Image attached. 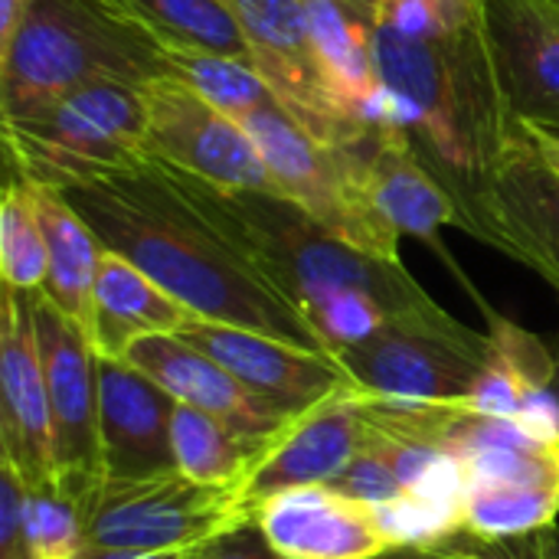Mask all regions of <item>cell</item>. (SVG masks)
I'll list each match as a JSON object with an SVG mask.
<instances>
[{
	"instance_id": "1",
	"label": "cell",
	"mask_w": 559,
	"mask_h": 559,
	"mask_svg": "<svg viewBox=\"0 0 559 559\" xmlns=\"http://www.w3.org/2000/svg\"><path fill=\"white\" fill-rule=\"evenodd\" d=\"M373 52L396 128L478 239L481 200L527 131L498 75L485 0H373Z\"/></svg>"
},
{
	"instance_id": "2",
	"label": "cell",
	"mask_w": 559,
	"mask_h": 559,
	"mask_svg": "<svg viewBox=\"0 0 559 559\" xmlns=\"http://www.w3.org/2000/svg\"><path fill=\"white\" fill-rule=\"evenodd\" d=\"M98 246L138 265L203 321L331 357L229 229L213 187L157 157L62 190Z\"/></svg>"
},
{
	"instance_id": "3",
	"label": "cell",
	"mask_w": 559,
	"mask_h": 559,
	"mask_svg": "<svg viewBox=\"0 0 559 559\" xmlns=\"http://www.w3.org/2000/svg\"><path fill=\"white\" fill-rule=\"evenodd\" d=\"M213 197L242 249L308 324L321 308L347 295H370L383 301L393 318L445 311L403 262H386L354 249L285 197L219 187H213Z\"/></svg>"
},
{
	"instance_id": "4",
	"label": "cell",
	"mask_w": 559,
	"mask_h": 559,
	"mask_svg": "<svg viewBox=\"0 0 559 559\" xmlns=\"http://www.w3.org/2000/svg\"><path fill=\"white\" fill-rule=\"evenodd\" d=\"M170 75L167 49L121 0H26L0 43V115H26L85 82L147 85Z\"/></svg>"
},
{
	"instance_id": "5",
	"label": "cell",
	"mask_w": 559,
	"mask_h": 559,
	"mask_svg": "<svg viewBox=\"0 0 559 559\" xmlns=\"http://www.w3.org/2000/svg\"><path fill=\"white\" fill-rule=\"evenodd\" d=\"M3 147L10 174L52 190L138 164L147 157L144 85L98 79L3 118Z\"/></svg>"
},
{
	"instance_id": "6",
	"label": "cell",
	"mask_w": 559,
	"mask_h": 559,
	"mask_svg": "<svg viewBox=\"0 0 559 559\" xmlns=\"http://www.w3.org/2000/svg\"><path fill=\"white\" fill-rule=\"evenodd\" d=\"M246 134L259 147L278 197L298 203L311 219H318L328 233L341 236L360 252H370L386 262L400 259V233L383 223L373 210L354 144L328 147L314 141L282 105L278 98H265L242 121Z\"/></svg>"
},
{
	"instance_id": "7",
	"label": "cell",
	"mask_w": 559,
	"mask_h": 559,
	"mask_svg": "<svg viewBox=\"0 0 559 559\" xmlns=\"http://www.w3.org/2000/svg\"><path fill=\"white\" fill-rule=\"evenodd\" d=\"M334 360L364 396L386 406H465L491 364V337L449 311L393 318L373 337L341 347Z\"/></svg>"
},
{
	"instance_id": "8",
	"label": "cell",
	"mask_w": 559,
	"mask_h": 559,
	"mask_svg": "<svg viewBox=\"0 0 559 559\" xmlns=\"http://www.w3.org/2000/svg\"><path fill=\"white\" fill-rule=\"evenodd\" d=\"M249 521L239 485H203L180 472L105 481L85 508V547L190 554Z\"/></svg>"
},
{
	"instance_id": "9",
	"label": "cell",
	"mask_w": 559,
	"mask_h": 559,
	"mask_svg": "<svg viewBox=\"0 0 559 559\" xmlns=\"http://www.w3.org/2000/svg\"><path fill=\"white\" fill-rule=\"evenodd\" d=\"M252 56L255 75L278 105L321 144L347 147L367 134L341 105L318 43L308 26L305 0H229Z\"/></svg>"
},
{
	"instance_id": "10",
	"label": "cell",
	"mask_w": 559,
	"mask_h": 559,
	"mask_svg": "<svg viewBox=\"0 0 559 559\" xmlns=\"http://www.w3.org/2000/svg\"><path fill=\"white\" fill-rule=\"evenodd\" d=\"M33 324L52 416L56 485L82 508H88L92 495L105 485L95 377L98 354L88 337L43 292H33Z\"/></svg>"
},
{
	"instance_id": "11",
	"label": "cell",
	"mask_w": 559,
	"mask_h": 559,
	"mask_svg": "<svg viewBox=\"0 0 559 559\" xmlns=\"http://www.w3.org/2000/svg\"><path fill=\"white\" fill-rule=\"evenodd\" d=\"M147 102V154L219 190L278 187L239 121L223 115L193 85L177 75H160L144 85Z\"/></svg>"
},
{
	"instance_id": "12",
	"label": "cell",
	"mask_w": 559,
	"mask_h": 559,
	"mask_svg": "<svg viewBox=\"0 0 559 559\" xmlns=\"http://www.w3.org/2000/svg\"><path fill=\"white\" fill-rule=\"evenodd\" d=\"M0 452L26 485H56V439L33 324V292L3 285L0 301Z\"/></svg>"
},
{
	"instance_id": "13",
	"label": "cell",
	"mask_w": 559,
	"mask_h": 559,
	"mask_svg": "<svg viewBox=\"0 0 559 559\" xmlns=\"http://www.w3.org/2000/svg\"><path fill=\"white\" fill-rule=\"evenodd\" d=\"M180 337L288 416H305L344 390H360L334 357H321L255 331L200 321Z\"/></svg>"
},
{
	"instance_id": "14",
	"label": "cell",
	"mask_w": 559,
	"mask_h": 559,
	"mask_svg": "<svg viewBox=\"0 0 559 559\" xmlns=\"http://www.w3.org/2000/svg\"><path fill=\"white\" fill-rule=\"evenodd\" d=\"M377 436L360 390H344L311 413L298 416L269 459L242 485V501L255 518V508L275 495L295 488L331 485Z\"/></svg>"
},
{
	"instance_id": "15",
	"label": "cell",
	"mask_w": 559,
	"mask_h": 559,
	"mask_svg": "<svg viewBox=\"0 0 559 559\" xmlns=\"http://www.w3.org/2000/svg\"><path fill=\"white\" fill-rule=\"evenodd\" d=\"M95 377L105 481H144L177 472L170 439L177 400L124 360L98 357Z\"/></svg>"
},
{
	"instance_id": "16",
	"label": "cell",
	"mask_w": 559,
	"mask_h": 559,
	"mask_svg": "<svg viewBox=\"0 0 559 559\" xmlns=\"http://www.w3.org/2000/svg\"><path fill=\"white\" fill-rule=\"evenodd\" d=\"M478 239L559 292V177L534 151L527 131L481 200Z\"/></svg>"
},
{
	"instance_id": "17",
	"label": "cell",
	"mask_w": 559,
	"mask_h": 559,
	"mask_svg": "<svg viewBox=\"0 0 559 559\" xmlns=\"http://www.w3.org/2000/svg\"><path fill=\"white\" fill-rule=\"evenodd\" d=\"M498 75L514 115L559 128V10L550 0H485Z\"/></svg>"
},
{
	"instance_id": "18",
	"label": "cell",
	"mask_w": 559,
	"mask_h": 559,
	"mask_svg": "<svg viewBox=\"0 0 559 559\" xmlns=\"http://www.w3.org/2000/svg\"><path fill=\"white\" fill-rule=\"evenodd\" d=\"M255 524L282 559H377L393 547L370 504L324 485L262 501Z\"/></svg>"
},
{
	"instance_id": "19",
	"label": "cell",
	"mask_w": 559,
	"mask_h": 559,
	"mask_svg": "<svg viewBox=\"0 0 559 559\" xmlns=\"http://www.w3.org/2000/svg\"><path fill=\"white\" fill-rule=\"evenodd\" d=\"M124 364L151 377L177 403L219 416L255 436H278L292 426V419H298L272 406L265 396L252 393L226 367H219L213 357H206L203 350L174 334L134 341L124 354Z\"/></svg>"
},
{
	"instance_id": "20",
	"label": "cell",
	"mask_w": 559,
	"mask_h": 559,
	"mask_svg": "<svg viewBox=\"0 0 559 559\" xmlns=\"http://www.w3.org/2000/svg\"><path fill=\"white\" fill-rule=\"evenodd\" d=\"M354 151L364 190L383 223L393 226L400 236L429 242L449 259L439 242V229L455 226L459 210L449 190L436 180V174L416 157L409 138L396 124H383L367 131L354 144Z\"/></svg>"
},
{
	"instance_id": "21",
	"label": "cell",
	"mask_w": 559,
	"mask_h": 559,
	"mask_svg": "<svg viewBox=\"0 0 559 559\" xmlns=\"http://www.w3.org/2000/svg\"><path fill=\"white\" fill-rule=\"evenodd\" d=\"M203 318L183 301L167 295L151 275L115 252H102L95 278V337L98 357L124 360L128 347L141 337H180Z\"/></svg>"
},
{
	"instance_id": "22",
	"label": "cell",
	"mask_w": 559,
	"mask_h": 559,
	"mask_svg": "<svg viewBox=\"0 0 559 559\" xmlns=\"http://www.w3.org/2000/svg\"><path fill=\"white\" fill-rule=\"evenodd\" d=\"M29 183V180H26ZM39 229L46 239V282L43 295L88 337H95V278L102 246L88 223L72 210L62 190L29 183Z\"/></svg>"
},
{
	"instance_id": "23",
	"label": "cell",
	"mask_w": 559,
	"mask_h": 559,
	"mask_svg": "<svg viewBox=\"0 0 559 559\" xmlns=\"http://www.w3.org/2000/svg\"><path fill=\"white\" fill-rule=\"evenodd\" d=\"M295 423V419H292ZM288 432V429H285ZM255 436L219 416L177 403L170 439L177 472L203 485H246L252 472L269 459L282 436Z\"/></svg>"
},
{
	"instance_id": "24",
	"label": "cell",
	"mask_w": 559,
	"mask_h": 559,
	"mask_svg": "<svg viewBox=\"0 0 559 559\" xmlns=\"http://www.w3.org/2000/svg\"><path fill=\"white\" fill-rule=\"evenodd\" d=\"M141 26L164 46L210 52L252 66L242 23L229 0H121Z\"/></svg>"
},
{
	"instance_id": "25",
	"label": "cell",
	"mask_w": 559,
	"mask_h": 559,
	"mask_svg": "<svg viewBox=\"0 0 559 559\" xmlns=\"http://www.w3.org/2000/svg\"><path fill=\"white\" fill-rule=\"evenodd\" d=\"M559 518L557 488L524 485H468L462 504V531L485 540L527 537L554 527Z\"/></svg>"
},
{
	"instance_id": "26",
	"label": "cell",
	"mask_w": 559,
	"mask_h": 559,
	"mask_svg": "<svg viewBox=\"0 0 559 559\" xmlns=\"http://www.w3.org/2000/svg\"><path fill=\"white\" fill-rule=\"evenodd\" d=\"M0 275L16 292H39L46 282V239L29 183L16 174H10L0 200Z\"/></svg>"
},
{
	"instance_id": "27",
	"label": "cell",
	"mask_w": 559,
	"mask_h": 559,
	"mask_svg": "<svg viewBox=\"0 0 559 559\" xmlns=\"http://www.w3.org/2000/svg\"><path fill=\"white\" fill-rule=\"evenodd\" d=\"M167 62H170V75L193 85L206 102H213L233 121H242L252 108L272 98V92L255 75V69L239 59L167 49Z\"/></svg>"
},
{
	"instance_id": "28",
	"label": "cell",
	"mask_w": 559,
	"mask_h": 559,
	"mask_svg": "<svg viewBox=\"0 0 559 559\" xmlns=\"http://www.w3.org/2000/svg\"><path fill=\"white\" fill-rule=\"evenodd\" d=\"M26 527L36 559H75L85 547V508L59 485H26Z\"/></svg>"
},
{
	"instance_id": "29",
	"label": "cell",
	"mask_w": 559,
	"mask_h": 559,
	"mask_svg": "<svg viewBox=\"0 0 559 559\" xmlns=\"http://www.w3.org/2000/svg\"><path fill=\"white\" fill-rule=\"evenodd\" d=\"M393 547H436L462 531V504H442L416 495H400L373 508Z\"/></svg>"
},
{
	"instance_id": "30",
	"label": "cell",
	"mask_w": 559,
	"mask_h": 559,
	"mask_svg": "<svg viewBox=\"0 0 559 559\" xmlns=\"http://www.w3.org/2000/svg\"><path fill=\"white\" fill-rule=\"evenodd\" d=\"M324 488H331V491H337V495H344L350 501L370 504V508H380V504H390L393 498H400L403 485H400V475H396L393 439L377 429L373 442Z\"/></svg>"
},
{
	"instance_id": "31",
	"label": "cell",
	"mask_w": 559,
	"mask_h": 559,
	"mask_svg": "<svg viewBox=\"0 0 559 559\" xmlns=\"http://www.w3.org/2000/svg\"><path fill=\"white\" fill-rule=\"evenodd\" d=\"M0 559H36L26 527V481L0 452Z\"/></svg>"
},
{
	"instance_id": "32",
	"label": "cell",
	"mask_w": 559,
	"mask_h": 559,
	"mask_svg": "<svg viewBox=\"0 0 559 559\" xmlns=\"http://www.w3.org/2000/svg\"><path fill=\"white\" fill-rule=\"evenodd\" d=\"M531 386L524 383V377L504 360L495 354L491 347V364L485 367V373L478 377L472 396H468V409L472 413H481V416H498V419H518L521 409H524V393Z\"/></svg>"
},
{
	"instance_id": "33",
	"label": "cell",
	"mask_w": 559,
	"mask_h": 559,
	"mask_svg": "<svg viewBox=\"0 0 559 559\" xmlns=\"http://www.w3.org/2000/svg\"><path fill=\"white\" fill-rule=\"evenodd\" d=\"M439 547L452 559H547L544 531L527 537H508V540H485L468 531H459Z\"/></svg>"
},
{
	"instance_id": "34",
	"label": "cell",
	"mask_w": 559,
	"mask_h": 559,
	"mask_svg": "<svg viewBox=\"0 0 559 559\" xmlns=\"http://www.w3.org/2000/svg\"><path fill=\"white\" fill-rule=\"evenodd\" d=\"M187 559H282V557L272 550V544L265 540L262 527H259L255 521H249V524H242V527H236V531H226V534H219L216 540H210V544H203V547L190 550Z\"/></svg>"
},
{
	"instance_id": "35",
	"label": "cell",
	"mask_w": 559,
	"mask_h": 559,
	"mask_svg": "<svg viewBox=\"0 0 559 559\" xmlns=\"http://www.w3.org/2000/svg\"><path fill=\"white\" fill-rule=\"evenodd\" d=\"M75 559H187L180 550H105V547H82V554Z\"/></svg>"
},
{
	"instance_id": "36",
	"label": "cell",
	"mask_w": 559,
	"mask_h": 559,
	"mask_svg": "<svg viewBox=\"0 0 559 559\" xmlns=\"http://www.w3.org/2000/svg\"><path fill=\"white\" fill-rule=\"evenodd\" d=\"M524 124H527V121H524ZM527 134H531L534 151L544 157V164L559 177V131H540V128L527 124Z\"/></svg>"
},
{
	"instance_id": "37",
	"label": "cell",
	"mask_w": 559,
	"mask_h": 559,
	"mask_svg": "<svg viewBox=\"0 0 559 559\" xmlns=\"http://www.w3.org/2000/svg\"><path fill=\"white\" fill-rule=\"evenodd\" d=\"M377 559H452L439 544L436 547H390Z\"/></svg>"
},
{
	"instance_id": "38",
	"label": "cell",
	"mask_w": 559,
	"mask_h": 559,
	"mask_svg": "<svg viewBox=\"0 0 559 559\" xmlns=\"http://www.w3.org/2000/svg\"><path fill=\"white\" fill-rule=\"evenodd\" d=\"M23 7H26V0H0V43L10 39V33L16 29Z\"/></svg>"
},
{
	"instance_id": "39",
	"label": "cell",
	"mask_w": 559,
	"mask_h": 559,
	"mask_svg": "<svg viewBox=\"0 0 559 559\" xmlns=\"http://www.w3.org/2000/svg\"><path fill=\"white\" fill-rule=\"evenodd\" d=\"M544 537H547V559H559V531H557V524H554V527H547V531H544Z\"/></svg>"
},
{
	"instance_id": "40",
	"label": "cell",
	"mask_w": 559,
	"mask_h": 559,
	"mask_svg": "<svg viewBox=\"0 0 559 559\" xmlns=\"http://www.w3.org/2000/svg\"><path fill=\"white\" fill-rule=\"evenodd\" d=\"M550 344H554V360H557V364H554V390L559 393V334L550 341Z\"/></svg>"
},
{
	"instance_id": "41",
	"label": "cell",
	"mask_w": 559,
	"mask_h": 559,
	"mask_svg": "<svg viewBox=\"0 0 559 559\" xmlns=\"http://www.w3.org/2000/svg\"><path fill=\"white\" fill-rule=\"evenodd\" d=\"M550 3H554V7H557V10H559V0H550Z\"/></svg>"
},
{
	"instance_id": "42",
	"label": "cell",
	"mask_w": 559,
	"mask_h": 559,
	"mask_svg": "<svg viewBox=\"0 0 559 559\" xmlns=\"http://www.w3.org/2000/svg\"><path fill=\"white\" fill-rule=\"evenodd\" d=\"M540 131H544V128H540ZM550 131H559V128H550Z\"/></svg>"
}]
</instances>
